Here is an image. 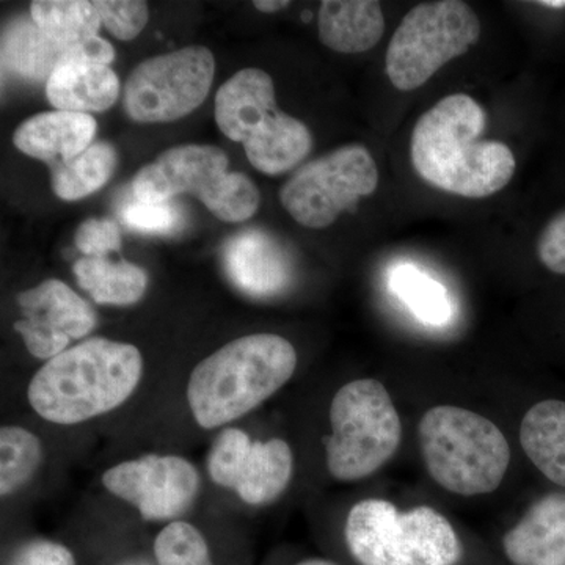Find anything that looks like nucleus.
Here are the masks:
<instances>
[{"instance_id":"obj_10","label":"nucleus","mask_w":565,"mask_h":565,"mask_svg":"<svg viewBox=\"0 0 565 565\" xmlns=\"http://www.w3.org/2000/svg\"><path fill=\"white\" fill-rule=\"evenodd\" d=\"M377 184L373 154L362 145H348L303 166L282 185L280 202L305 228L322 230L373 195Z\"/></svg>"},{"instance_id":"obj_34","label":"nucleus","mask_w":565,"mask_h":565,"mask_svg":"<svg viewBox=\"0 0 565 565\" xmlns=\"http://www.w3.org/2000/svg\"><path fill=\"white\" fill-rule=\"evenodd\" d=\"M296 565H340L333 561L323 559V557H308V559L300 561Z\"/></svg>"},{"instance_id":"obj_6","label":"nucleus","mask_w":565,"mask_h":565,"mask_svg":"<svg viewBox=\"0 0 565 565\" xmlns=\"http://www.w3.org/2000/svg\"><path fill=\"white\" fill-rule=\"evenodd\" d=\"M215 121L230 140L243 143L248 161L266 174H281L311 151L310 129L278 109L266 71L245 68L218 88Z\"/></svg>"},{"instance_id":"obj_26","label":"nucleus","mask_w":565,"mask_h":565,"mask_svg":"<svg viewBox=\"0 0 565 565\" xmlns=\"http://www.w3.org/2000/svg\"><path fill=\"white\" fill-rule=\"evenodd\" d=\"M43 445L31 430L3 426L0 430V494L3 498L28 486L43 463Z\"/></svg>"},{"instance_id":"obj_7","label":"nucleus","mask_w":565,"mask_h":565,"mask_svg":"<svg viewBox=\"0 0 565 565\" xmlns=\"http://www.w3.org/2000/svg\"><path fill=\"white\" fill-rule=\"evenodd\" d=\"M228 156L211 145H184L162 152L132 181L141 202H169L191 193L223 222H244L255 215L259 192L244 173L228 172Z\"/></svg>"},{"instance_id":"obj_3","label":"nucleus","mask_w":565,"mask_h":565,"mask_svg":"<svg viewBox=\"0 0 565 565\" xmlns=\"http://www.w3.org/2000/svg\"><path fill=\"white\" fill-rule=\"evenodd\" d=\"M296 367V349L280 334L237 338L193 367L188 384L193 419L207 430L237 422L288 384Z\"/></svg>"},{"instance_id":"obj_27","label":"nucleus","mask_w":565,"mask_h":565,"mask_svg":"<svg viewBox=\"0 0 565 565\" xmlns=\"http://www.w3.org/2000/svg\"><path fill=\"white\" fill-rule=\"evenodd\" d=\"M152 553L156 565H215L202 531L184 520L167 523L159 531Z\"/></svg>"},{"instance_id":"obj_16","label":"nucleus","mask_w":565,"mask_h":565,"mask_svg":"<svg viewBox=\"0 0 565 565\" xmlns=\"http://www.w3.org/2000/svg\"><path fill=\"white\" fill-rule=\"evenodd\" d=\"M512 565H565V493L545 494L503 537Z\"/></svg>"},{"instance_id":"obj_4","label":"nucleus","mask_w":565,"mask_h":565,"mask_svg":"<svg viewBox=\"0 0 565 565\" xmlns=\"http://www.w3.org/2000/svg\"><path fill=\"white\" fill-rule=\"evenodd\" d=\"M418 435L430 478L449 492L462 497L492 493L508 473V440L482 415L438 405L424 414Z\"/></svg>"},{"instance_id":"obj_25","label":"nucleus","mask_w":565,"mask_h":565,"mask_svg":"<svg viewBox=\"0 0 565 565\" xmlns=\"http://www.w3.org/2000/svg\"><path fill=\"white\" fill-rule=\"evenodd\" d=\"M31 18L46 35L63 43L95 39L103 24L95 2L85 0H35Z\"/></svg>"},{"instance_id":"obj_8","label":"nucleus","mask_w":565,"mask_h":565,"mask_svg":"<svg viewBox=\"0 0 565 565\" xmlns=\"http://www.w3.org/2000/svg\"><path fill=\"white\" fill-rule=\"evenodd\" d=\"M327 467L338 481L367 478L399 449L403 424L385 385L360 379L341 386L330 405Z\"/></svg>"},{"instance_id":"obj_36","label":"nucleus","mask_w":565,"mask_h":565,"mask_svg":"<svg viewBox=\"0 0 565 565\" xmlns=\"http://www.w3.org/2000/svg\"><path fill=\"white\" fill-rule=\"evenodd\" d=\"M117 565H151V564L147 563V561H141V559H125V561H121V563H118Z\"/></svg>"},{"instance_id":"obj_14","label":"nucleus","mask_w":565,"mask_h":565,"mask_svg":"<svg viewBox=\"0 0 565 565\" xmlns=\"http://www.w3.org/2000/svg\"><path fill=\"white\" fill-rule=\"evenodd\" d=\"M22 318L14 330L25 348L40 360H51L70 348L73 340L87 337L96 327L90 305L66 282L46 280L18 296Z\"/></svg>"},{"instance_id":"obj_1","label":"nucleus","mask_w":565,"mask_h":565,"mask_svg":"<svg viewBox=\"0 0 565 565\" xmlns=\"http://www.w3.org/2000/svg\"><path fill=\"white\" fill-rule=\"evenodd\" d=\"M487 114L465 93L446 96L416 122L414 169L427 184L465 199L503 191L515 173L514 152L503 141L482 140Z\"/></svg>"},{"instance_id":"obj_11","label":"nucleus","mask_w":565,"mask_h":565,"mask_svg":"<svg viewBox=\"0 0 565 565\" xmlns=\"http://www.w3.org/2000/svg\"><path fill=\"white\" fill-rule=\"evenodd\" d=\"M215 61L204 46L141 62L126 82L125 109L134 121L180 120L202 106L214 81Z\"/></svg>"},{"instance_id":"obj_5","label":"nucleus","mask_w":565,"mask_h":565,"mask_svg":"<svg viewBox=\"0 0 565 565\" xmlns=\"http://www.w3.org/2000/svg\"><path fill=\"white\" fill-rule=\"evenodd\" d=\"M344 541L360 565H457L463 545L448 519L429 505L399 511L379 498L359 501Z\"/></svg>"},{"instance_id":"obj_2","label":"nucleus","mask_w":565,"mask_h":565,"mask_svg":"<svg viewBox=\"0 0 565 565\" xmlns=\"http://www.w3.org/2000/svg\"><path fill=\"white\" fill-rule=\"evenodd\" d=\"M141 374L143 359L136 345L90 338L47 360L33 375L28 399L46 422L73 426L125 404Z\"/></svg>"},{"instance_id":"obj_15","label":"nucleus","mask_w":565,"mask_h":565,"mask_svg":"<svg viewBox=\"0 0 565 565\" xmlns=\"http://www.w3.org/2000/svg\"><path fill=\"white\" fill-rule=\"evenodd\" d=\"M114 57V47L102 36L79 43H63L41 31L32 18L10 22L2 33L3 74H13L25 81L47 82L63 66H109Z\"/></svg>"},{"instance_id":"obj_17","label":"nucleus","mask_w":565,"mask_h":565,"mask_svg":"<svg viewBox=\"0 0 565 565\" xmlns=\"http://www.w3.org/2000/svg\"><path fill=\"white\" fill-rule=\"evenodd\" d=\"M95 118L88 114L54 110L35 115L14 132L18 150L47 163L70 162L92 147Z\"/></svg>"},{"instance_id":"obj_12","label":"nucleus","mask_w":565,"mask_h":565,"mask_svg":"<svg viewBox=\"0 0 565 565\" xmlns=\"http://www.w3.org/2000/svg\"><path fill=\"white\" fill-rule=\"evenodd\" d=\"M294 471L291 446L281 438L253 441L239 427H225L207 455L214 484L234 490L244 503H273L288 489Z\"/></svg>"},{"instance_id":"obj_21","label":"nucleus","mask_w":565,"mask_h":565,"mask_svg":"<svg viewBox=\"0 0 565 565\" xmlns=\"http://www.w3.org/2000/svg\"><path fill=\"white\" fill-rule=\"evenodd\" d=\"M520 444L545 478L565 487L564 401H542L531 407L520 426Z\"/></svg>"},{"instance_id":"obj_30","label":"nucleus","mask_w":565,"mask_h":565,"mask_svg":"<svg viewBox=\"0 0 565 565\" xmlns=\"http://www.w3.org/2000/svg\"><path fill=\"white\" fill-rule=\"evenodd\" d=\"M76 245L87 258H106L121 248L120 228L109 218H88L77 230Z\"/></svg>"},{"instance_id":"obj_33","label":"nucleus","mask_w":565,"mask_h":565,"mask_svg":"<svg viewBox=\"0 0 565 565\" xmlns=\"http://www.w3.org/2000/svg\"><path fill=\"white\" fill-rule=\"evenodd\" d=\"M253 6L256 7V10L263 11V13H275V11L286 9L289 2H285V0H256V2H253Z\"/></svg>"},{"instance_id":"obj_32","label":"nucleus","mask_w":565,"mask_h":565,"mask_svg":"<svg viewBox=\"0 0 565 565\" xmlns=\"http://www.w3.org/2000/svg\"><path fill=\"white\" fill-rule=\"evenodd\" d=\"M14 565H77L68 546L54 541H33L18 553Z\"/></svg>"},{"instance_id":"obj_29","label":"nucleus","mask_w":565,"mask_h":565,"mask_svg":"<svg viewBox=\"0 0 565 565\" xmlns=\"http://www.w3.org/2000/svg\"><path fill=\"white\" fill-rule=\"evenodd\" d=\"M103 24L115 39L131 41L140 35L148 22V3L137 0H96Z\"/></svg>"},{"instance_id":"obj_24","label":"nucleus","mask_w":565,"mask_h":565,"mask_svg":"<svg viewBox=\"0 0 565 565\" xmlns=\"http://www.w3.org/2000/svg\"><path fill=\"white\" fill-rule=\"evenodd\" d=\"M390 289L427 326L441 327L451 321L452 302L448 289L430 275L412 264L394 267L388 278Z\"/></svg>"},{"instance_id":"obj_9","label":"nucleus","mask_w":565,"mask_h":565,"mask_svg":"<svg viewBox=\"0 0 565 565\" xmlns=\"http://www.w3.org/2000/svg\"><path fill=\"white\" fill-rule=\"evenodd\" d=\"M479 36L481 21L468 3H419L405 14L390 41L386 74L397 90H416L446 63L467 54Z\"/></svg>"},{"instance_id":"obj_19","label":"nucleus","mask_w":565,"mask_h":565,"mask_svg":"<svg viewBox=\"0 0 565 565\" xmlns=\"http://www.w3.org/2000/svg\"><path fill=\"white\" fill-rule=\"evenodd\" d=\"M318 25L319 39L329 50L360 54L382 40L385 18L377 0H326Z\"/></svg>"},{"instance_id":"obj_23","label":"nucleus","mask_w":565,"mask_h":565,"mask_svg":"<svg viewBox=\"0 0 565 565\" xmlns=\"http://www.w3.org/2000/svg\"><path fill=\"white\" fill-rule=\"evenodd\" d=\"M52 189L58 199L76 202L99 191L117 167V151L106 141L92 145L70 162L50 163Z\"/></svg>"},{"instance_id":"obj_13","label":"nucleus","mask_w":565,"mask_h":565,"mask_svg":"<svg viewBox=\"0 0 565 565\" xmlns=\"http://www.w3.org/2000/svg\"><path fill=\"white\" fill-rule=\"evenodd\" d=\"M103 486L147 522L172 523L196 500L200 475L184 457L147 455L104 471Z\"/></svg>"},{"instance_id":"obj_22","label":"nucleus","mask_w":565,"mask_h":565,"mask_svg":"<svg viewBox=\"0 0 565 565\" xmlns=\"http://www.w3.org/2000/svg\"><path fill=\"white\" fill-rule=\"evenodd\" d=\"M74 275L84 291L99 305L139 302L148 288V275L131 263H110L106 258H82Z\"/></svg>"},{"instance_id":"obj_31","label":"nucleus","mask_w":565,"mask_h":565,"mask_svg":"<svg viewBox=\"0 0 565 565\" xmlns=\"http://www.w3.org/2000/svg\"><path fill=\"white\" fill-rule=\"evenodd\" d=\"M537 255L546 269L565 275V211L545 226L537 241Z\"/></svg>"},{"instance_id":"obj_35","label":"nucleus","mask_w":565,"mask_h":565,"mask_svg":"<svg viewBox=\"0 0 565 565\" xmlns=\"http://www.w3.org/2000/svg\"><path fill=\"white\" fill-rule=\"evenodd\" d=\"M537 3L546 9H565V0H542Z\"/></svg>"},{"instance_id":"obj_20","label":"nucleus","mask_w":565,"mask_h":565,"mask_svg":"<svg viewBox=\"0 0 565 565\" xmlns=\"http://www.w3.org/2000/svg\"><path fill=\"white\" fill-rule=\"evenodd\" d=\"M120 95V81L106 65H70L46 82V96L57 110L88 114L110 109Z\"/></svg>"},{"instance_id":"obj_18","label":"nucleus","mask_w":565,"mask_h":565,"mask_svg":"<svg viewBox=\"0 0 565 565\" xmlns=\"http://www.w3.org/2000/svg\"><path fill=\"white\" fill-rule=\"evenodd\" d=\"M223 262L234 285L256 297L282 291L291 275L280 245L258 230H248L230 239Z\"/></svg>"},{"instance_id":"obj_28","label":"nucleus","mask_w":565,"mask_h":565,"mask_svg":"<svg viewBox=\"0 0 565 565\" xmlns=\"http://www.w3.org/2000/svg\"><path fill=\"white\" fill-rule=\"evenodd\" d=\"M121 218L134 232L143 234H170L182 225V211L172 200L169 202H141L126 204Z\"/></svg>"}]
</instances>
